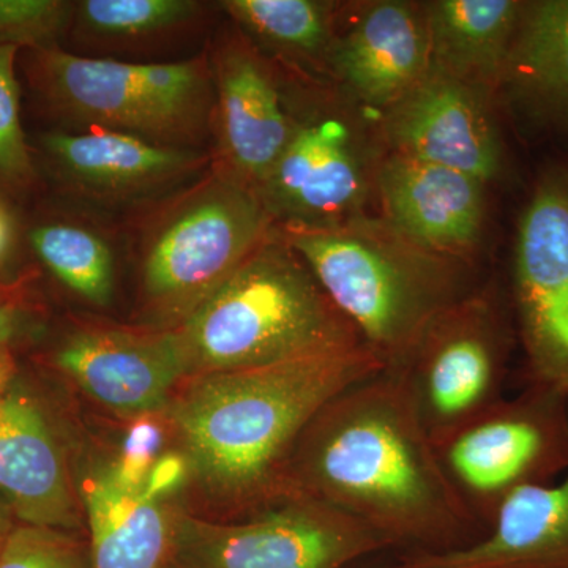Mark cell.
I'll return each instance as SVG.
<instances>
[{
	"mask_svg": "<svg viewBox=\"0 0 568 568\" xmlns=\"http://www.w3.org/2000/svg\"><path fill=\"white\" fill-rule=\"evenodd\" d=\"M287 484L372 529L395 556L455 551L484 536L392 369L320 410L298 440Z\"/></svg>",
	"mask_w": 568,
	"mask_h": 568,
	"instance_id": "cell-1",
	"label": "cell"
},
{
	"mask_svg": "<svg viewBox=\"0 0 568 568\" xmlns=\"http://www.w3.org/2000/svg\"><path fill=\"white\" fill-rule=\"evenodd\" d=\"M386 368L368 347L183 381L168 407L189 466L224 506L246 514L290 495L287 473L313 418Z\"/></svg>",
	"mask_w": 568,
	"mask_h": 568,
	"instance_id": "cell-2",
	"label": "cell"
},
{
	"mask_svg": "<svg viewBox=\"0 0 568 568\" xmlns=\"http://www.w3.org/2000/svg\"><path fill=\"white\" fill-rule=\"evenodd\" d=\"M278 231L386 368L433 317L480 286L474 264L422 248L379 213L334 230Z\"/></svg>",
	"mask_w": 568,
	"mask_h": 568,
	"instance_id": "cell-3",
	"label": "cell"
},
{
	"mask_svg": "<svg viewBox=\"0 0 568 568\" xmlns=\"http://www.w3.org/2000/svg\"><path fill=\"white\" fill-rule=\"evenodd\" d=\"M174 328L186 379L365 346L276 227Z\"/></svg>",
	"mask_w": 568,
	"mask_h": 568,
	"instance_id": "cell-4",
	"label": "cell"
},
{
	"mask_svg": "<svg viewBox=\"0 0 568 568\" xmlns=\"http://www.w3.org/2000/svg\"><path fill=\"white\" fill-rule=\"evenodd\" d=\"M293 112V136L257 189L274 226L334 230L377 213V171L387 149L376 114L334 84Z\"/></svg>",
	"mask_w": 568,
	"mask_h": 568,
	"instance_id": "cell-5",
	"label": "cell"
},
{
	"mask_svg": "<svg viewBox=\"0 0 568 568\" xmlns=\"http://www.w3.org/2000/svg\"><path fill=\"white\" fill-rule=\"evenodd\" d=\"M260 194L220 170L160 216L142 245L145 308L181 325L274 231Z\"/></svg>",
	"mask_w": 568,
	"mask_h": 568,
	"instance_id": "cell-6",
	"label": "cell"
},
{
	"mask_svg": "<svg viewBox=\"0 0 568 568\" xmlns=\"http://www.w3.org/2000/svg\"><path fill=\"white\" fill-rule=\"evenodd\" d=\"M41 85L59 110L89 129L183 148L204 132L213 108L207 58L170 63L82 58L43 48Z\"/></svg>",
	"mask_w": 568,
	"mask_h": 568,
	"instance_id": "cell-7",
	"label": "cell"
},
{
	"mask_svg": "<svg viewBox=\"0 0 568 568\" xmlns=\"http://www.w3.org/2000/svg\"><path fill=\"white\" fill-rule=\"evenodd\" d=\"M514 317L495 283L440 312L425 325L395 372L433 444L446 439L506 398Z\"/></svg>",
	"mask_w": 568,
	"mask_h": 568,
	"instance_id": "cell-8",
	"label": "cell"
},
{
	"mask_svg": "<svg viewBox=\"0 0 568 568\" xmlns=\"http://www.w3.org/2000/svg\"><path fill=\"white\" fill-rule=\"evenodd\" d=\"M444 476L481 529L508 497L568 470V396L523 386L435 444Z\"/></svg>",
	"mask_w": 568,
	"mask_h": 568,
	"instance_id": "cell-9",
	"label": "cell"
},
{
	"mask_svg": "<svg viewBox=\"0 0 568 568\" xmlns=\"http://www.w3.org/2000/svg\"><path fill=\"white\" fill-rule=\"evenodd\" d=\"M381 551L372 529L301 493L233 523L179 517L171 548L185 568H346Z\"/></svg>",
	"mask_w": 568,
	"mask_h": 568,
	"instance_id": "cell-10",
	"label": "cell"
},
{
	"mask_svg": "<svg viewBox=\"0 0 568 568\" xmlns=\"http://www.w3.org/2000/svg\"><path fill=\"white\" fill-rule=\"evenodd\" d=\"M507 298L523 386L568 396V160L547 164L523 204Z\"/></svg>",
	"mask_w": 568,
	"mask_h": 568,
	"instance_id": "cell-11",
	"label": "cell"
},
{
	"mask_svg": "<svg viewBox=\"0 0 568 568\" xmlns=\"http://www.w3.org/2000/svg\"><path fill=\"white\" fill-rule=\"evenodd\" d=\"M496 106L493 97L432 65L376 119L387 152L450 168L489 185L506 163Z\"/></svg>",
	"mask_w": 568,
	"mask_h": 568,
	"instance_id": "cell-12",
	"label": "cell"
},
{
	"mask_svg": "<svg viewBox=\"0 0 568 568\" xmlns=\"http://www.w3.org/2000/svg\"><path fill=\"white\" fill-rule=\"evenodd\" d=\"M54 361L85 395L123 417L168 410L189 377L175 328L89 325L63 342Z\"/></svg>",
	"mask_w": 568,
	"mask_h": 568,
	"instance_id": "cell-13",
	"label": "cell"
},
{
	"mask_svg": "<svg viewBox=\"0 0 568 568\" xmlns=\"http://www.w3.org/2000/svg\"><path fill=\"white\" fill-rule=\"evenodd\" d=\"M376 209L422 248L474 264L487 230L488 183L387 152L377 171Z\"/></svg>",
	"mask_w": 568,
	"mask_h": 568,
	"instance_id": "cell-14",
	"label": "cell"
},
{
	"mask_svg": "<svg viewBox=\"0 0 568 568\" xmlns=\"http://www.w3.org/2000/svg\"><path fill=\"white\" fill-rule=\"evenodd\" d=\"M345 10V9H343ZM338 32L328 81L373 114L406 95L432 67L422 2L373 0L355 6Z\"/></svg>",
	"mask_w": 568,
	"mask_h": 568,
	"instance_id": "cell-15",
	"label": "cell"
},
{
	"mask_svg": "<svg viewBox=\"0 0 568 568\" xmlns=\"http://www.w3.org/2000/svg\"><path fill=\"white\" fill-rule=\"evenodd\" d=\"M211 67L223 170L257 192L293 136V108L244 33L223 41Z\"/></svg>",
	"mask_w": 568,
	"mask_h": 568,
	"instance_id": "cell-16",
	"label": "cell"
},
{
	"mask_svg": "<svg viewBox=\"0 0 568 568\" xmlns=\"http://www.w3.org/2000/svg\"><path fill=\"white\" fill-rule=\"evenodd\" d=\"M0 493L26 525L80 526L61 440L43 407L21 387L0 395Z\"/></svg>",
	"mask_w": 568,
	"mask_h": 568,
	"instance_id": "cell-17",
	"label": "cell"
},
{
	"mask_svg": "<svg viewBox=\"0 0 568 568\" xmlns=\"http://www.w3.org/2000/svg\"><path fill=\"white\" fill-rule=\"evenodd\" d=\"M390 568H568V470L508 497L467 547L394 556Z\"/></svg>",
	"mask_w": 568,
	"mask_h": 568,
	"instance_id": "cell-18",
	"label": "cell"
},
{
	"mask_svg": "<svg viewBox=\"0 0 568 568\" xmlns=\"http://www.w3.org/2000/svg\"><path fill=\"white\" fill-rule=\"evenodd\" d=\"M43 144L63 175L95 200L151 196L189 178L204 163V156L190 149L103 129L51 133Z\"/></svg>",
	"mask_w": 568,
	"mask_h": 568,
	"instance_id": "cell-19",
	"label": "cell"
},
{
	"mask_svg": "<svg viewBox=\"0 0 568 568\" xmlns=\"http://www.w3.org/2000/svg\"><path fill=\"white\" fill-rule=\"evenodd\" d=\"M497 104L532 132H568V0H523Z\"/></svg>",
	"mask_w": 568,
	"mask_h": 568,
	"instance_id": "cell-20",
	"label": "cell"
},
{
	"mask_svg": "<svg viewBox=\"0 0 568 568\" xmlns=\"http://www.w3.org/2000/svg\"><path fill=\"white\" fill-rule=\"evenodd\" d=\"M78 493L91 529L92 568H163L174 519L162 499L123 484L114 465L93 469Z\"/></svg>",
	"mask_w": 568,
	"mask_h": 568,
	"instance_id": "cell-21",
	"label": "cell"
},
{
	"mask_svg": "<svg viewBox=\"0 0 568 568\" xmlns=\"http://www.w3.org/2000/svg\"><path fill=\"white\" fill-rule=\"evenodd\" d=\"M435 69L497 102L523 0L422 2Z\"/></svg>",
	"mask_w": 568,
	"mask_h": 568,
	"instance_id": "cell-22",
	"label": "cell"
},
{
	"mask_svg": "<svg viewBox=\"0 0 568 568\" xmlns=\"http://www.w3.org/2000/svg\"><path fill=\"white\" fill-rule=\"evenodd\" d=\"M223 10L257 51H271L304 74H324L343 3L325 0H226ZM331 82V81H328Z\"/></svg>",
	"mask_w": 568,
	"mask_h": 568,
	"instance_id": "cell-23",
	"label": "cell"
},
{
	"mask_svg": "<svg viewBox=\"0 0 568 568\" xmlns=\"http://www.w3.org/2000/svg\"><path fill=\"white\" fill-rule=\"evenodd\" d=\"M33 250L73 293L106 306L114 291V256L100 235L74 224H47L32 231Z\"/></svg>",
	"mask_w": 568,
	"mask_h": 568,
	"instance_id": "cell-24",
	"label": "cell"
},
{
	"mask_svg": "<svg viewBox=\"0 0 568 568\" xmlns=\"http://www.w3.org/2000/svg\"><path fill=\"white\" fill-rule=\"evenodd\" d=\"M78 28L102 43L151 40L189 24L201 11L192 0H82L73 7Z\"/></svg>",
	"mask_w": 568,
	"mask_h": 568,
	"instance_id": "cell-25",
	"label": "cell"
},
{
	"mask_svg": "<svg viewBox=\"0 0 568 568\" xmlns=\"http://www.w3.org/2000/svg\"><path fill=\"white\" fill-rule=\"evenodd\" d=\"M0 568H92L91 551L47 526H14L0 549Z\"/></svg>",
	"mask_w": 568,
	"mask_h": 568,
	"instance_id": "cell-26",
	"label": "cell"
},
{
	"mask_svg": "<svg viewBox=\"0 0 568 568\" xmlns=\"http://www.w3.org/2000/svg\"><path fill=\"white\" fill-rule=\"evenodd\" d=\"M73 7L59 0H0V44H47L69 22Z\"/></svg>",
	"mask_w": 568,
	"mask_h": 568,
	"instance_id": "cell-27",
	"label": "cell"
},
{
	"mask_svg": "<svg viewBox=\"0 0 568 568\" xmlns=\"http://www.w3.org/2000/svg\"><path fill=\"white\" fill-rule=\"evenodd\" d=\"M17 52L14 44H0V173L22 179L31 174V160L21 129Z\"/></svg>",
	"mask_w": 568,
	"mask_h": 568,
	"instance_id": "cell-28",
	"label": "cell"
},
{
	"mask_svg": "<svg viewBox=\"0 0 568 568\" xmlns=\"http://www.w3.org/2000/svg\"><path fill=\"white\" fill-rule=\"evenodd\" d=\"M183 470H185V465L175 457H168L160 463H153L151 473L145 478L144 491L156 497V499H162L164 493L175 488L183 476Z\"/></svg>",
	"mask_w": 568,
	"mask_h": 568,
	"instance_id": "cell-29",
	"label": "cell"
},
{
	"mask_svg": "<svg viewBox=\"0 0 568 568\" xmlns=\"http://www.w3.org/2000/svg\"><path fill=\"white\" fill-rule=\"evenodd\" d=\"M21 321L10 306L0 304V346L11 342L20 334Z\"/></svg>",
	"mask_w": 568,
	"mask_h": 568,
	"instance_id": "cell-30",
	"label": "cell"
},
{
	"mask_svg": "<svg viewBox=\"0 0 568 568\" xmlns=\"http://www.w3.org/2000/svg\"><path fill=\"white\" fill-rule=\"evenodd\" d=\"M14 376L13 358L0 346V395L6 394L11 387V381Z\"/></svg>",
	"mask_w": 568,
	"mask_h": 568,
	"instance_id": "cell-31",
	"label": "cell"
},
{
	"mask_svg": "<svg viewBox=\"0 0 568 568\" xmlns=\"http://www.w3.org/2000/svg\"><path fill=\"white\" fill-rule=\"evenodd\" d=\"M394 556L392 551L375 552V555L358 559L357 562L351 564L346 568H390Z\"/></svg>",
	"mask_w": 568,
	"mask_h": 568,
	"instance_id": "cell-32",
	"label": "cell"
},
{
	"mask_svg": "<svg viewBox=\"0 0 568 568\" xmlns=\"http://www.w3.org/2000/svg\"><path fill=\"white\" fill-rule=\"evenodd\" d=\"M13 515V510H11L9 503L0 499V549H2L3 544H6L11 529L14 528Z\"/></svg>",
	"mask_w": 568,
	"mask_h": 568,
	"instance_id": "cell-33",
	"label": "cell"
},
{
	"mask_svg": "<svg viewBox=\"0 0 568 568\" xmlns=\"http://www.w3.org/2000/svg\"><path fill=\"white\" fill-rule=\"evenodd\" d=\"M7 239H9V224H7L6 216L0 212V253L3 252L7 245Z\"/></svg>",
	"mask_w": 568,
	"mask_h": 568,
	"instance_id": "cell-34",
	"label": "cell"
}]
</instances>
